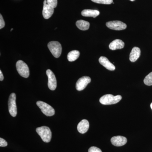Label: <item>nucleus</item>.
<instances>
[{
  "instance_id": "obj_13",
  "label": "nucleus",
  "mask_w": 152,
  "mask_h": 152,
  "mask_svg": "<svg viewBox=\"0 0 152 152\" xmlns=\"http://www.w3.org/2000/svg\"><path fill=\"white\" fill-rule=\"evenodd\" d=\"M89 128V123L87 120L84 119L81 121L77 125V130L81 134L86 132Z\"/></svg>"
},
{
  "instance_id": "obj_11",
  "label": "nucleus",
  "mask_w": 152,
  "mask_h": 152,
  "mask_svg": "<svg viewBox=\"0 0 152 152\" xmlns=\"http://www.w3.org/2000/svg\"><path fill=\"white\" fill-rule=\"evenodd\" d=\"M112 144L115 146L120 147L125 145L127 142V140L124 137L121 136H115L111 140Z\"/></svg>"
},
{
  "instance_id": "obj_6",
  "label": "nucleus",
  "mask_w": 152,
  "mask_h": 152,
  "mask_svg": "<svg viewBox=\"0 0 152 152\" xmlns=\"http://www.w3.org/2000/svg\"><path fill=\"white\" fill-rule=\"evenodd\" d=\"M9 111L11 115L16 117L17 115V108L16 103V94L12 93L10 95L8 101Z\"/></svg>"
},
{
  "instance_id": "obj_8",
  "label": "nucleus",
  "mask_w": 152,
  "mask_h": 152,
  "mask_svg": "<svg viewBox=\"0 0 152 152\" xmlns=\"http://www.w3.org/2000/svg\"><path fill=\"white\" fill-rule=\"evenodd\" d=\"M46 74L48 78V86L50 90L54 91L57 87V81L54 74L51 70L48 69Z\"/></svg>"
},
{
  "instance_id": "obj_17",
  "label": "nucleus",
  "mask_w": 152,
  "mask_h": 152,
  "mask_svg": "<svg viewBox=\"0 0 152 152\" xmlns=\"http://www.w3.org/2000/svg\"><path fill=\"white\" fill-rule=\"evenodd\" d=\"M77 27L82 31H86L90 27V23L83 20H79L76 23Z\"/></svg>"
},
{
  "instance_id": "obj_4",
  "label": "nucleus",
  "mask_w": 152,
  "mask_h": 152,
  "mask_svg": "<svg viewBox=\"0 0 152 152\" xmlns=\"http://www.w3.org/2000/svg\"><path fill=\"white\" fill-rule=\"evenodd\" d=\"M37 105L41 109L43 113L47 116H52L54 115V109L51 106L42 101H38L37 102Z\"/></svg>"
},
{
  "instance_id": "obj_16",
  "label": "nucleus",
  "mask_w": 152,
  "mask_h": 152,
  "mask_svg": "<svg viewBox=\"0 0 152 152\" xmlns=\"http://www.w3.org/2000/svg\"><path fill=\"white\" fill-rule=\"evenodd\" d=\"M100 12L96 10H84L82 11L81 15L84 17H93L95 18L99 15Z\"/></svg>"
},
{
  "instance_id": "obj_26",
  "label": "nucleus",
  "mask_w": 152,
  "mask_h": 152,
  "mask_svg": "<svg viewBox=\"0 0 152 152\" xmlns=\"http://www.w3.org/2000/svg\"><path fill=\"white\" fill-rule=\"evenodd\" d=\"M151 109L152 110V103L151 104Z\"/></svg>"
},
{
  "instance_id": "obj_28",
  "label": "nucleus",
  "mask_w": 152,
  "mask_h": 152,
  "mask_svg": "<svg viewBox=\"0 0 152 152\" xmlns=\"http://www.w3.org/2000/svg\"><path fill=\"white\" fill-rule=\"evenodd\" d=\"M13 30V28L11 29V31H12Z\"/></svg>"
},
{
  "instance_id": "obj_1",
  "label": "nucleus",
  "mask_w": 152,
  "mask_h": 152,
  "mask_svg": "<svg viewBox=\"0 0 152 152\" xmlns=\"http://www.w3.org/2000/svg\"><path fill=\"white\" fill-rule=\"evenodd\" d=\"M36 131L44 142L48 143L50 141L52 138V132L50 128L46 126H43L37 128Z\"/></svg>"
},
{
  "instance_id": "obj_27",
  "label": "nucleus",
  "mask_w": 152,
  "mask_h": 152,
  "mask_svg": "<svg viewBox=\"0 0 152 152\" xmlns=\"http://www.w3.org/2000/svg\"><path fill=\"white\" fill-rule=\"evenodd\" d=\"M130 1H135V0H130Z\"/></svg>"
},
{
  "instance_id": "obj_2",
  "label": "nucleus",
  "mask_w": 152,
  "mask_h": 152,
  "mask_svg": "<svg viewBox=\"0 0 152 152\" xmlns=\"http://www.w3.org/2000/svg\"><path fill=\"white\" fill-rule=\"evenodd\" d=\"M122 96L120 95L114 96L112 94H106L100 99V102L104 105H111L117 104L121 100Z\"/></svg>"
},
{
  "instance_id": "obj_22",
  "label": "nucleus",
  "mask_w": 152,
  "mask_h": 152,
  "mask_svg": "<svg viewBox=\"0 0 152 152\" xmlns=\"http://www.w3.org/2000/svg\"><path fill=\"white\" fill-rule=\"evenodd\" d=\"M88 152H102L100 149L96 147H91L89 149Z\"/></svg>"
},
{
  "instance_id": "obj_12",
  "label": "nucleus",
  "mask_w": 152,
  "mask_h": 152,
  "mask_svg": "<svg viewBox=\"0 0 152 152\" xmlns=\"http://www.w3.org/2000/svg\"><path fill=\"white\" fill-rule=\"evenodd\" d=\"M99 62L109 70L114 71L115 69V66L105 57L101 56L99 59Z\"/></svg>"
},
{
  "instance_id": "obj_24",
  "label": "nucleus",
  "mask_w": 152,
  "mask_h": 152,
  "mask_svg": "<svg viewBox=\"0 0 152 152\" xmlns=\"http://www.w3.org/2000/svg\"><path fill=\"white\" fill-rule=\"evenodd\" d=\"M8 144L5 140L1 138H0V146L1 147H6L7 145Z\"/></svg>"
},
{
  "instance_id": "obj_5",
  "label": "nucleus",
  "mask_w": 152,
  "mask_h": 152,
  "mask_svg": "<svg viewBox=\"0 0 152 152\" xmlns=\"http://www.w3.org/2000/svg\"><path fill=\"white\" fill-rule=\"evenodd\" d=\"M16 69L19 75L24 78L29 76V69L27 65L21 60H19L16 63Z\"/></svg>"
},
{
  "instance_id": "obj_21",
  "label": "nucleus",
  "mask_w": 152,
  "mask_h": 152,
  "mask_svg": "<svg viewBox=\"0 0 152 152\" xmlns=\"http://www.w3.org/2000/svg\"><path fill=\"white\" fill-rule=\"evenodd\" d=\"M47 3L49 5L55 8L57 7L58 0H47Z\"/></svg>"
},
{
  "instance_id": "obj_25",
  "label": "nucleus",
  "mask_w": 152,
  "mask_h": 152,
  "mask_svg": "<svg viewBox=\"0 0 152 152\" xmlns=\"http://www.w3.org/2000/svg\"><path fill=\"white\" fill-rule=\"evenodd\" d=\"M4 77L3 76L2 72L0 70V80L1 81H2L4 80Z\"/></svg>"
},
{
  "instance_id": "obj_18",
  "label": "nucleus",
  "mask_w": 152,
  "mask_h": 152,
  "mask_svg": "<svg viewBox=\"0 0 152 152\" xmlns=\"http://www.w3.org/2000/svg\"><path fill=\"white\" fill-rule=\"evenodd\" d=\"M80 53L79 51L72 50L67 55L68 61L70 62H73L76 61L80 56Z\"/></svg>"
},
{
  "instance_id": "obj_9",
  "label": "nucleus",
  "mask_w": 152,
  "mask_h": 152,
  "mask_svg": "<svg viewBox=\"0 0 152 152\" xmlns=\"http://www.w3.org/2000/svg\"><path fill=\"white\" fill-rule=\"evenodd\" d=\"M91 82V79L90 77L87 76L82 77L78 80L76 83V89L78 91H81L84 89Z\"/></svg>"
},
{
  "instance_id": "obj_15",
  "label": "nucleus",
  "mask_w": 152,
  "mask_h": 152,
  "mask_svg": "<svg viewBox=\"0 0 152 152\" xmlns=\"http://www.w3.org/2000/svg\"><path fill=\"white\" fill-rule=\"evenodd\" d=\"M140 55V49L138 47H134L130 54V61L132 62H135L139 58Z\"/></svg>"
},
{
  "instance_id": "obj_20",
  "label": "nucleus",
  "mask_w": 152,
  "mask_h": 152,
  "mask_svg": "<svg viewBox=\"0 0 152 152\" xmlns=\"http://www.w3.org/2000/svg\"><path fill=\"white\" fill-rule=\"evenodd\" d=\"M94 2L104 4H110L113 3V0H91Z\"/></svg>"
},
{
  "instance_id": "obj_7",
  "label": "nucleus",
  "mask_w": 152,
  "mask_h": 152,
  "mask_svg": "<svg viewBox=\"0 0 152 152\" xmlns=\"http://www.w3.org/2000/svg\"><path fill=\"white\" fill-rule=\"evenodd\" d=\"M106 26L111 29L121 31L124 30L127 28L126 24L120 21H113L106 23Z\"/></svg>"
},
{
  "instance_id": "obj_3",
  "label": "nucleus",
  "mask_w": 152,
  "mask_h": 152,
  "mask_svg": "<svg viewBox=\"0 0 152 152\" xmlns=\"http://www.w3.org/2000/svg\"><path fill=\"white\" fill-rule=\"evenodd\" d=\"M48 48L50 51L56 58H58L62 53V46L61 44L57 41H52L48 44Z\"/></svg>"
},
{
  "instance_id": "obj_23",
  "label": "nucleus",
  "mask_w": 152,
  "mask_h": 152,
  "mask_svg": "<svg viewBox=\"0 0 152 152\" xmlns=\"http://www.w3.org/2000/svg\"><path fill=\"white\" fill-rule=\"evenodd\" d=\"M5 25V23L3 19L2 16L1 14L0 15V29H1L2 28H4Z\"/></svg>"
},
{
  "instance_id": "obj_19",
  "label": "nucleus",
  "mask_w": 152,
  "mask_h": 152,
  "mask_svg": "<svg viewBox=\"0 0 152 152\" xmlns=\"http://www.w3.org/2000/svg\"><path fill=\"white\" fill-rule=\"evenodd\" d=\"M144 83L147 86H152V72L145 77L144 80Z\"/></svg>"
},
{
  "instance_id": "obj_14",
  "label": "nucleus",
  "mask_w": 152,
  "mask_h": 152,
  "mask_svg": "<svg viewBox=\"0 0 152 152\" xmlns=\"http://www.w3.org/2000/svg\"><path fill=\"white\" fill-rule=\"evenodd\" d=\"M124 43L121 40L115 39L109 45V48L113 50L123 49L124 47Z\"/></svg>"
},
{
  "instance_id": "obj_10",
  "label": "nucleus",
  "mask_w": 152,
  "mask_h": 152,
  "mask_svg": "<svg viewBox=\"0 0 152 152\" xmlns=\"http://www.w3.org/2000/svg\"><path fill=\"white\" fill-rule=\"evenodd\" d=\"M54 12V8L48 4L47 0H45L44 1L43 9L42 11V15L44 18L45 19L50 18L53 14Z\"/></svg>"
}]
</instances>
